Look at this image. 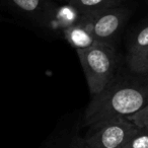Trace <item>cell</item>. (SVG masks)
Returning <instances> with one entry per match:
<instances>
[{
	"label": "cell",
	"instance_id": "obj_2",
	"mask_svg": "<svg viewBox=\"0 0 148 148\" xmlns=\"http://www.w3.org/2000/svg\"><path fill=\"white\" fill-rule=\"evenodd\" d=\"M76 53L91 95L101 92L115 79L118 60L113 44L99 43Z\"/></svg>",
	"mask_w": 148,
	"mask_h": 148
},
{
	"label": "cell",
	"instance_id": "obj_6",
	"mask_svg": "<svg viewBox=\"0 0 148 148\" xmlns=\"http://www.w3.org/2000/svg\"><path fill=\"white\" fill-rule=\"evenodd\" d=\"M81 19L82 14L71 4L64 3L59 5L55 3L50 13L46 29L64 32L65 29L79 23Z\"/></svg>",
	"mask_w": 148,
	"mask_h": 148
},
{
	"label": "cell",
	"instance_id": "obj_7",
	"mask_svg": "<svg viewBox=\"0 0 148 148\" xmlns=\"http://www.w3.org/2000/svg\"><path fill=\"white\" fill-rule=\"evenodd\" d=\"M65 40L76 50H84L99 44L87 27L80 21L63 32Z\"/></svg>",
	"mask_w": 148,
	"mask_h": 148
},
{
	"label": "cell",
	"instance_id": "obj_5",
	"mask_svg": "<svg viewBox=\"0 0 148 148\" xmlns=\"http://www.w3.org/2000/svg\"><path fill=\"white\" fill-rule=\"evenodd\" d=\"M0 1L15 13L41 29H46L50 13L55 4V2L50 0H0Z\"/></svg>",
	"mask_w": 148,
	"mask_h": 148
},
{
	"label": "cell",
	"instance_id": "obj_4",
	"mask_svg": "<svg viewBox=\"0 0 148 148\" xmlns=\"http://www.w3.org/2000/svg\"><path fill=\"white\" fill-rule=\"evenodd\" d=\"M130 11L125 6L113 7L92 15L82 16V21L99 43L112 44L114 37L125 25Z\"/></svg>",
	"mask_w": 148,
	"mask_h": 148
},
{
	"label": "cell",
	"instance_id": "obj_3",
	"mask_svg": "<svg viewBox=\"0 0 148 148\" xmlns=\"http://www.w3.org/2000/svg\"><path fill=\"white\" fill-rule=\"evenodd\" d=\"M136 128L127 118H114L90 125L82 138L90 148H122Z\"/></svg>",
	"mask_w": 148,
	"mask_h": 148
},
{
	"label": "cell",
	"instance_id": "obj_8",
	"mask_svg": "<svg viewBox=\"0 0 148 148\" xmlns=\"http://www.w3.org/2000/svg\"><path fill=\"white\" fill-rule=\"evenodd\" d=\"M64 3L71 4L82 14V16H86L119 6L122 0H66Z\"/></svg>",
	"mask_w": 148,
	"mask_h": 148
},
{
	"label": "cell",
	"instance_id": "obj_12",
	"mask_svg": "<svg viewBox=\"0 0 148 148\" xmlns=\"http://www.w3.org/2000/svg\"><path fill=\"white\" fill-rule=\"evenodd\" d=\"M129 121L133 122L136 126L138 127H142L146 123H148V103L144 106V108H142L139 112H137L134 115L130 116L127 118Z\"/></svg>",
	"mask_w": 148,
	"mask_h": 148
},
{
	"label": "cell",
	"instance_id": "obj_15",
	"mask_svg": "<svg viewBox=\"0 0 148 148\" xmlns=\"http://www.w3.org/2000/svg\"><path fill=\"white\" fill-rule=\"evenodd\" d=\"M62 1H64V2H65V1H66V0H62Z\"/></svg>",
	"mask_w": 148,
	"mask_h": 148
},
{
	"label": "cell",
	"instance_id": "obj_9",
	"mask_svg": "<svg viewBox=\"0 0 148 148\" xmlns=\"http://www.w3.org/2000/svg\"><path fill=\"white\" fill-rule=\"evenodd\" d=\"M148 47V25L138 31V33L131 40L128 49L127 59L137 56Z\"/></svg>",
	"mask_w": 148,
	"mask_h": 148
},
{
	"label": "cell",
	"instance_id": "obj_13",
	"mask_svg": "<svg viewBox=\"0 0 148 148\" xmlns=\"http://www.w3.org/2000/svg\"><path fill=\"white\" fill-rule=\"evenodd\" d=\"M69 148H90V147L85 143L82 137H80V136H74L73 139L71 140Z\"/></svg>",
	"mask_w": 148,
	"mask_h": 148
},
{
	"label": "cell",
	"instance_id": "obj_11",
	"mask_svg": "<svg viewBox=\"0 0 148 148\" xmlns=\"http://www.w3.org/2000/svg\"><path fill=\"white\" fill-rule=\"evenodd\" d=\"M127 63L130 70L136 74L148 73V47L137 56L127 59Z\"/></svg>",
	"mask_w": 148,
	"mask_h": 148
},
{
	"label": "cell",
	"instance_id": "obj_10",
	"mask_svg": "<svg viewBox=\"0 0 148 148\" xmlns=\"http://www.w3.org/2000/svg\"><path fill=\"white\" fill-rule=\"evenodd\" d=\"M122 148H148V129L138 127L129 136Z\"/></svg>",
	"mask_w": 148,
	"mask_h": 148
},
{
	"label": "cell",
	"instance_id": "obj_14",
	"mask_svg": "<svg viewBox=\"0 0 148 148\" xmlns=\"http://www.w3.org/2000/svg\"><path fill=\"white\" fill-rule=\"evenodd\" d=\"M142 127H146V128H147V129H148V123H146L145 125H144V126H142Z\"/></svg>",
	"mask_w": 148,
	"mask_h": 148
},
{
	"label": "cell",
	"instance_id": "obj_1",
	"mask_svg": "<svg viewBox=\"0 0 148 148\" xmlns=\"http://www.w3.org/2000/svg\"><path fill=\"white\" fill-rule=\"evenodd\" d=\"M148 103V82L114 79L101 92L91 95L84 113V123L90 126L103 120L128 118Z\"/></svg>",
	"mask_w": 148,
	"mask_h": 148
}]
</instances>
